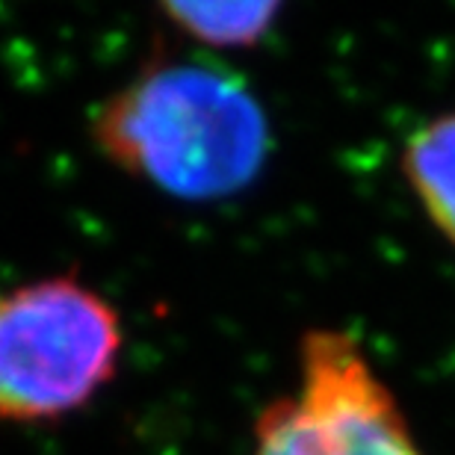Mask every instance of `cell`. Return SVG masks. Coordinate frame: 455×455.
I'll return each mask as SVG.
<instances>
[{
    "label": "cell",
    "mask_w": 455,
    "mask_h": 455,
    "mask_svg": "<svg viewBox=\"0 0 455 455\" xmlns=\"http://www.w3.org/2000/svg\"><path fill=\"white\" fill-rule=\"evenodd\" d=\"M98 151L142 184L184 202L249 189L269 160V118L234 71L157 57L92 116Z\"/></svg>",
    "instance_id": "obj_1"
},
{
    "label": "cell",
    "mask_w": 455,
    "mask_h": 455,
    "mask_svg": "<svg viewBox=\"0 0 455 455\" xmlns=\"http://www.w3.org/2000/svg\"><path fill=\"white\" fill-rule=\"evenodd\" d=\"M403 169L432 225L455 245V113L432 118L408 140Z\"/></svg>",
    "instance_id": "obj_4"
},
{
    "label": "cell",
    "mask_w": 455,
    "mask_h": 455,
    "mask_svg": "<svg viewBox=\"0 0 455 455\" xmlns=\"http://www.w3.org/2000/svg\"><path fill=\"white\" fill-rule=\"evenodd\" d=\"M172 27L202 48H254L275 27L281 4H163Z\"/></svg>",
    "instance_id": "obj_5"
},
{
    "label": "cell",
    "mask_w": 455,
    "mask_h": 455,
    "mask_svg": "<svg viewBox=\"0 0 455 455\" xmlns=\"http://www.w3.org/2000/svg\"><path fill=\"white\" fill-rule=\"evenodd\" d=\"M122 349V316L77 275L0 293V420L80 411L113 381Z\"/></svg>",
    "instance_id": "obj_2"
},
{
    "label": "cell",
    "mask_w": 455,
    "mask_h": 455,
    "mask_svg": "<svg viewBox=\"0 0 455 455\" xmlns=\"http://www.w3.org/2000/svg\"><path fill=\"white\" fill-rule=\"evenodd\" d=\"M302 381L263 408L254 455H423L394 394L346 331L302 340Z\"/></svg>",
    "instance_id": "obj_3"
}]
</instances>
